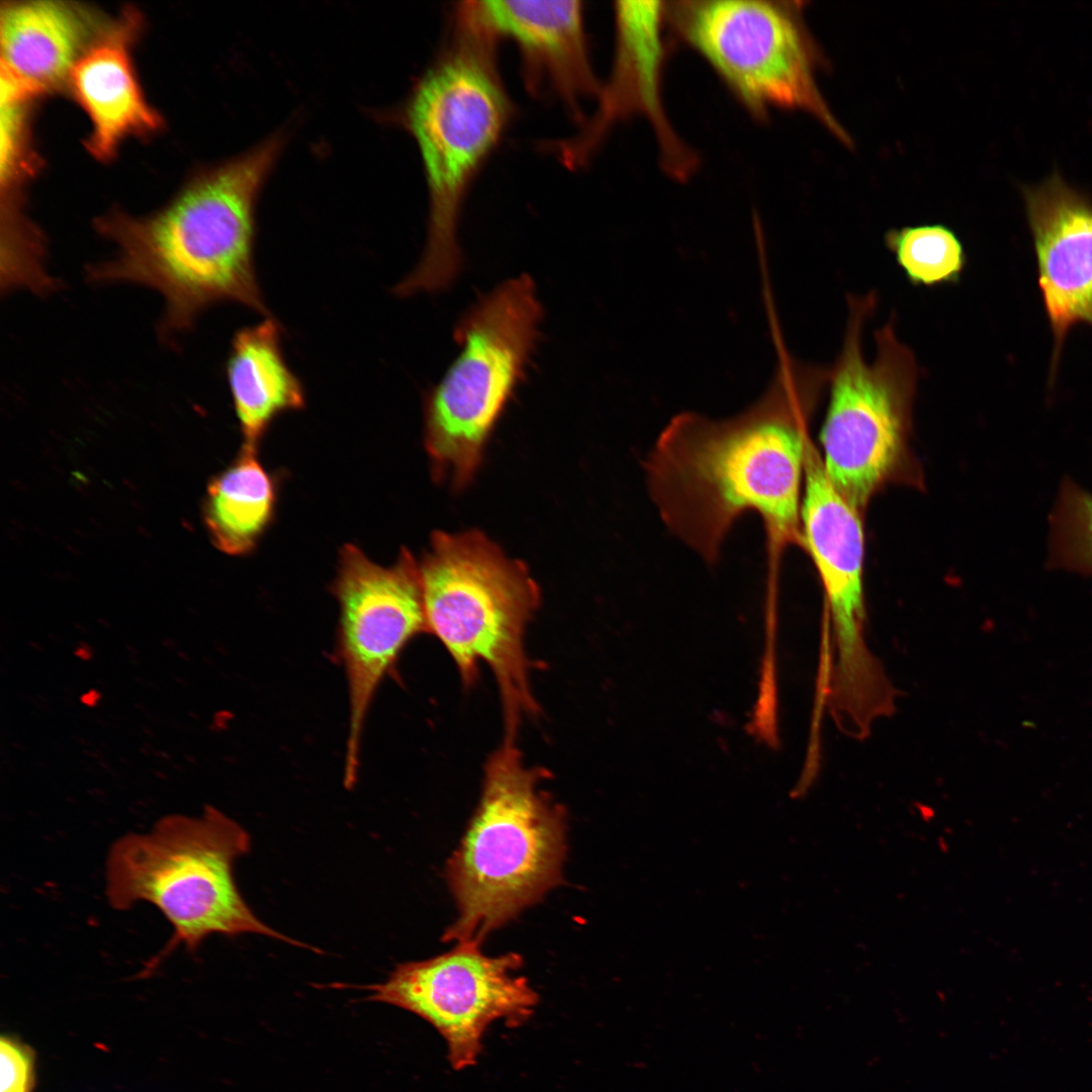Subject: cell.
<instances>
[{
    "label": "cell",
    "mask_w": 1092,
    "mask_h": 1092,
    "mask_svg": "<svg viewBox=\"0 0 1092 1092\" xmlns=\"http://www.w3.org/2000/svg\"><path fill=\"white\" fill-rule=\"evenodd\" d=\"M779 361L765 392L726 419L673 417L644 461L648 493L666 528L715 563L736 521H762L769 585L789 546H802L805 445L829 370L802 363L774 331Z\"/></svg>",
    "instance_id": "cell-1"
},
{
    "label": "cell",
    "mask_w": 1092,
    "mask_h": 1092,
    "mask_svg": "<svg viewBox=\"0 0 1092 1092\" xmlns=\"http://www.w3.org/2000/svg\"><path fill=\"white\" fill-rule=\"evenodd\" d=\"M285 142L284 131L272 133L203 172L151 215L112 211L98 218L97 232L114 252L87 268L89 280L157 291L164 340L187 332L219 303L269 316L255 266L256 204Z\"/></svg>",
    "instance_id": "cell-2"
},
{
    "label": "cell",
    "mask_w": 1092,
    "mask_h": 1092,
    "mask_svg": "<svg viewBox=\"0 0 1092 1092\" xmlns=\"http://www.w3.org/2000/svg\"><path fill=\"white\" fill-rule=\"evenodd\" d=\"M497 40L473 1L459 3L443 49L404 103L401 121L421 155L429 216L423 255L393 288L399 297L443 291L461 271L462 206L513 115L497 70Z\"/></svg>",
    "instance_id": "cell-3"
},
{
    "label": "cell",
    "mask_w": 1092,
    "mask_h": 1092,
    "mask_svg": "<svg viewBox=\"0 0 1092 1092\" xmlns=\"http://www.w3.org/2000/svg\"><path fill=\"white\" fill-rule=\"evenodd\" d=\"M514 741L488 758L481 797L446 867L457 916L445 941L481 944L562 881L566 818Z\"/></svg>",
    "instance_id": "cell-4"
},
{
    "label": "cell",
    "mask_w": 1092,
    "mask_h": 1092,
    "mask_svg": "<svg viewBox=\"0 0 1092 1092\" xmlns=\"http://www.w3.org/2000/svg\"><path fill=\"white\" fill-rule=\"evenodd\" d=\"M250 848L249 833L212 807L195 818L165 817L147 833L112 843L105 860L110 907L151 904L173 929L151 968L176 946L195 951L212 934L255 933L316 950L265 924L242 897L234 866Z\"/></svg>",
    "instance_id": "cell-5"
},
{
    "label": "cell",
    "mask_w": 1092,
    "mask_h": 1092,
    "mask_svg": "<svg viewBox=\"0 0 1092 1092\" xmlns=\"http://www.w3.org/2000/svg\"><path fill=\"white\" fill-rule=\"evenodd\" d=\"M428 631L448 650L470 685L478 665L492 671L502 698L506 740L537 712L529 684L526 626L540 592L527 566L477 530L436 532L420 563Z\"/></svg>",
    "instance_id": "cell-6"
},
{
    "label": "cell",
    "mask_w": 1092,
    "mask_h": 1092,
    "mask_svg": "<svg viewBox=\"0 0 1092 1092\" xmlns=\"http://www.w3.org/2000/svg\"><path fill=\"white\" fill-rule=\"evenodd\" d=\"M543 307L528 274L508 279L458 321L459 352L424 396L425 447L434 476L466 485L540 336Z\"/></svg>",
    "instance_id": "cell-7"
},
{
    "label": "cell",
    "mask_w": 1092,
    "mask_h": 1092,
    "mask_svg": "<svg viewBox=\"0 0 1092 1092\" xmlns=\"http://www.w3.org/2000/svg\"><path fill=\"white\" fill-rule=\"evenodd\" d=\"M877 303L875 292L847 296L845 334L829 370L819 437L828 478L861 515L906 466L918 381L915 356L898 339L894 316L875 333V359H864L862 328Z\"/></svg>",
    "instance_id": "cell-8"
},
{
    "label": "cell",
    "mask_w": 1092,
    "mask_h": 1092,
    "mask_svg": "<svg viewBox=\"0 0 1092 1092\" xmlns=\"http://www.w3.org/2000/svg\"><path fill=\"white\" fill-rule=\"evenodd\" d=\"M665 3L675 35L710 64L751 113L760 117L775 107L803 110L848 142L817 86L813 49L793 3Z\"/></svg>",
    "instance_id": "cell-9"
},
{
    "label": "cell",
    "mask_w": 1092,
    "mask_h": 1092,
    "mask_svg": "<svg viewBox=\"0 0 1092 1092\" xmlns=\"http://www.w3.org/2000/svg\"><path fill=\"white\" fill-rule=\"evenodd\" d=\"M862 515L834 487L821 453L809 436L801 507L802 547L823 586L832 628L833 662L827 676L830 701L847 710L883 700L891 682L864 636V532Z\"/></svg>",
    "instance_id": "cell-10"
},
{
    "label": "cell",
    "mask_w": 1092,
    "mask_h": 1092,
    "mask_svg": "<svg viewBox=\"0 0 1092 1092\" xmlns=\"http://www.w3.org/2000/svg\"><path fill=\"white\" fill-rule=\"evenodd\" d=\"M331 589L339 605L338 650L349 698L344 784L350 789L375 694L405 645L428 628L420 564L406 549L383 566L358 546L344 545Z\"/></svg>",
    "instance_id": "cell-11"
},
{
    "label": "cell",
    "mask_w": 1092,
    "mask_h": 1092,
    "mask_svg": "<svg viewBox=\"0 0 1092 1092\" xmlns=\"http://www.w3.org/2000/svg\"><path fill=\"white\" fill-rule=\"evenodd\" d=\"M518 953L484 954L480 945L455 947L419 962L398 964L381 983L358 987L367 1000L393 1005L429 1022L444 1038L455 1070L469 1068L486 1029L497 1020L524 1022L538 1003L528 980L517 975Z\"/></svg>",
    "instance_id": "cell-12"
},
{
    "label": "cell",
    "mask_w": 1092,
    "mask_h": 1092,
    "mask_svg": "<svg viewBox=\"0 0 1092 1092\" xmlns=\"http://www.w3.org/2000/svg\"><path fill=\"white\" fill-rule=\"evenodd\" d=\"M614 20L612 71L601 87L598 108L575 138L559 143L560 157L567 166L581 165L615 123L642 115L654 130L663 168L673 177L687 178L697 158L671 125L662 97L666 4L617 1Z\"/></svg>",
    "instance_id": "cell-13"
},
{
    "label": "cell",
    "mask_w": 1092,
    "mask_h": 1092,
    "mask_svg": "<svg viewBox=\"0 0 1092 1092\" xmlns=\"http://www.w3.org/2000/svg\"><path fill=\"white\" fill-rule=\"evenodd\" d=\"M1038 286L1054 336V379L1067 334L1092 327V202L1054 174L1024 190Z\"/></svg>",
    "instance_id": "cell-14"
},
{
    "label": "cell",
    "mask_w": 1092,
    "mask_h": 1092,
    "mask_svg": "<svg viewBox=\"0 0 1092 1092\" xmlns=\"http://www.w3.org/2000/svg\"><path fill=\"white\" fill-rule=\"evenodd\" d=\"M493 34L519 50L528 90L561 102L575 117L582 100L599 96L580 1H475Z\"/></svg>",
    "instance_id": "cell-15"
},
{
    "label": "cell",
    "mask_w": 1092,
    "mask_h": 1092,
    "mask_svg": "<svg viewBox=\"0 0 1092 1092\" xmlns=\"http://www.w3.org/2000/svg\"><path fill=\"white\" fill-rule=\"evenodd\" d=\"M140 15L127 9L108 24L73 66L68 83L91 121L86 147L98 160L112 158L123 139L159 129L162 119L139 84L130 47Z\"/></svg>",
    "instance_id": "cell-16"
},
{
    "label": "cell",
    "mask_w": 1092,
    "mask_h": 1092,
    "mask_svg": "<svg viewBox=\"0 0 1092 1092\" xmlns=\"http://www.w3.org/2000/svg\"><path fill=\"white\" fill-rule=\"evenodd\" d=\"M104 29L87 8L63 1L9 2L1 8V86L29 99L65 81Z\"/></svg>",
    "instance_id": "cell-17"
},
{
    "label": "cell",
    "mask_w": 1092,
    "mask_h": 1092,
    "mask_svg": "<svg viewBox=\"0 0 1092 1092\" xmlns=\"http://www.w3.org/2000/svg\"><path fill=\"white\" fill-rule=\"evenodd\" d=\"M282 328L271 315L237 331L225 377L244 444L258 448L273 422L305 405L302 382L282 349Z\"/></svg>",
    "instance_id": "cell-18"
},
{
    "label": "cell",
    "mask_w": 1092,
    "mask_h": 1092,
    "mask_svg": "<svg viewBox=\"0 0 1092 1092\" xmlns=\"http://www.w3.org/2000/svg\"><path fill=\"white\" fill-rule=\"evenodd\" d=\"M277 484L258 448L244 445L235 461L208 485L204 521L211 541L230 555L252 552L272 524Z\"/></svg>",
    "instance_id": "cell-19"
},
{
    "label": "cell",
    "mask_w": 1092,
    "mask_h": 1092,
    "mask_svg": "<svg viewBox=\"0 0 1092 1092\" xmlns=\"http://www.w3.org/2000/svg\"><path fill=\"white\" fill-rule=\"evenodd\" d=\"M885 243L915 286L958 283L966 268L967 256L961 240L943 224L893 229L886 234Z\"/></svg>",
    "instance_id": "cell-20"
},
{
    "label": "cell",
    "mask_w": 1092,
    "mask_h": 1092,
    "mask_svg": "<svg viewBox=\"0 0 1092 1092\" xmlns=\"http://www.w3.org/2000/svg\"><path fill=\"white\" fill-rule=\"evenodd\" d=\"M1050 520L1051 565L1092 574V493L1066 478Z\"/></svg>",
    "instance_id": "cell-21"
},
{
    "label": "cell",
    "mask_w": 1092,
    "mask_h": 1092,
    "mask_svg": "<svg viewBox=\"0 0 1092 1092\" xmlns=\"http://www.w3.org/2000/svg\"><path fill=\"white\" fill-rule=\"evenodd\" d=\"M0 1056V1092H32L35 1058L30 1046L13 1036L2 1035Z\"/></svg>",
    "instance_id": "cell-22"
}]
</instances>
